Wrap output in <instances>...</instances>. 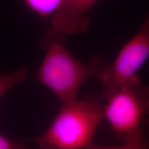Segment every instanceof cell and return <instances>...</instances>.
Wrapping results in <instances>:
<instances>
[{
  "label": "cell",
  "mask_w": 149,
  "mask_h": 149,
  "mask_svg": "<svg viewBox=\"0 0 149 149\" xmlns=\"http://www.w3.org/2000/svg\"><path fill=\"white\" fill-rule=\"evenodd\" d=\"M24 148V146L23 144H18L0 134V149H17Z\"/></svg>",
  "instance_id": "8"
},
{
  "label": "cell",
  "mask_w": 149,
  "mask_h": 149,
  "mask_svg": "<svg viewBox=\"0 0 149 149\" xmlns=\"http://www.w3.org/2000/svg\"><path fill=\"white\" fill-rule=\"evenodd\" d=\"M29 70L26 68L15 70L10 73L0 75V100L8 91L26 79Z\"/></svg>",
  "instance_id": "7"
},
{
  "label": "cell",
  "mask_w": 149,
  "mask_h": 149,
  "mask_svg": "<svg viewBox=\"0 0 149 149\" xmlns=\"http://www.w3.org/2000/svg\"><path fill=\"white\" fill-rule=\"evenodd\" d=\"M34 13L46 20L51 19L58 11L64 0H22Z\"/></svg>",
  "instance_id": "6"
},
{
  "label": "cell",
  "mask_w": 149,
  "mask_h": 149,
  "mask_svg": "<svg viewBox=\"0 0 149 149\" xmlns=\"http://www.w3.org/2000/svg\"><path fill=\"white\" fill-rule=\"evenodd\" d=\"M104 120V105L94 98L62 104L45 133L37 137V143L45 149L105 148L94 142Z\"/></svg>",
  "instance_id": "3"
},
{
  "label": "cell",
  "mask_w": 149,
  "mask_h": 149,
  "mask_svg": "<svg viewBox=\"0 0 149 149\" xmlns=\"http://www.w3.org/2000/svg\"><path fill=\"white\" fill-rule=\"evenodd\" d=\"M100 0H64L51 18V29L61 35L84 33L90 25V15Z\"/></svg>",
  "instance_id": "5"
},
{
  "label": "cell",
  "mask_w": 149,
  "mask_h": 149,
  "mask_svg": "<svg viewBox=\"0 0 149 149\" xmlns=\"http://www.w3.org/2000/svg\"><path fill=\"white\" fill-rule=\"evenodd\" d=\"M149 57V11L137 33L121 48L114 60L107 64L97 79L104 100L123 84L137 79V72Z\"/></svg>",
  "instance_id": "4"
},
{
  "label": "cell",
  "mask_w": 149,
  "mask_h": 149,
  "mask_svg": "<svg viewBox=\"0 0 149 149\" xmlns=\"http://www.w3.org/2000/svg\"><path fill=\"white\" fill-rule=\"evenodd\" d=\"M104 117L121 148H149L145 125L149 117V85L139 78L123 84L106 99Z\"/></svg>",
  "instance_id": "2"
},
{
  "label": "cell",
  "mask_w": 149,
  "mask_h": 149,
  "mask_svg": "<svg viewBox=\"0 0 149 149\" xmlns=\"http://www.w3.org/2000/svg\"><path fill=\"white\" fill-rule=\"evenodd\" d=\"M58 33L51 30V42L35 79L45 86L62 104L77 100L84 83L91 77L98 78L106 64L100 57H93L84 62L76 58L57 38Z\"/></svg>",
  "instance_id": "1"
}]
</instances>
